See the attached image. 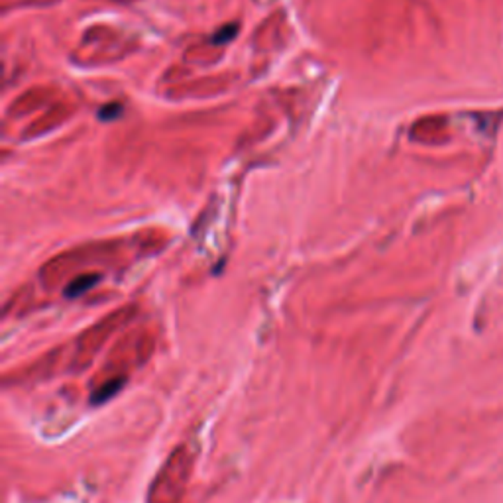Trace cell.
<instances>
[{"label":"cell","instance_id":"obj_1","mask_svg":"<svg viewBox=\"0 0 503 503\" xmlns=\"http://www.w3.org/2000/svg\"><path fill=\"white\" fill-rule=\"evenodd\" d=\"M99 281V275H79L77 279H73L67 287V295L69 297H75V295H79V293H85L87 289L91 286H94Z\"/></svg>","mask_w":503,"mask_h":503}]
</instances>
